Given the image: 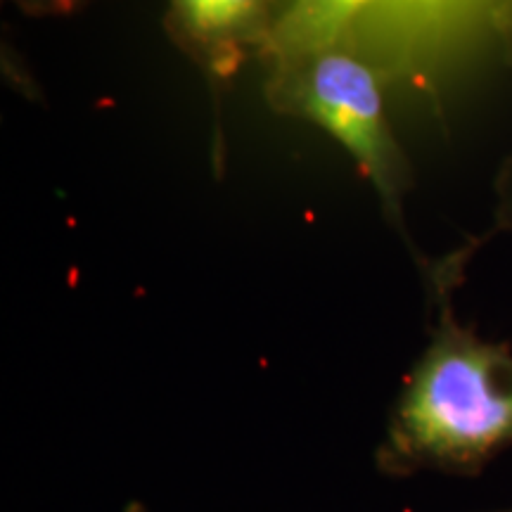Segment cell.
Returning <instances> with one entry per match:
<instances>
[{"label":"cell","instance_id":"5b68a950","mask_svg":"<svg viewBox=\"0 0 512 512\" xmlns=\"http://www.w3.org/2000/svg\"><path fill=\"white\" fill-rule=\"evenodd\" d=\"M498 188H501V221L508 228H512V159L505 166Z\"/></svg>","mask_w":512,"mask_h":512},{"label":"cell","instance_id":"52a82bcc","mask_svg":"<svg viewBox=\"0 0 512 512\" xmlns=\"http://www.w3.org/2000/svg\"><path fill=\"white\" fill-rule=\"evenodd\" d=\"M508 512H512V510H508Z\"/></svg>","mask_w":512,"mask_h":512},{"label":"cell","instance_id":"6da1fadb","mask_svg":"<svg viewBox=\"0 0 512 512\" xmlns=\"http://www.w3.org/2000/svg\"><path fill=\"white\" fill-rule=\"evenodd\" d=\"M512 439V354L446 323L413 370L387 465H472Z\"/></svg>","mask_w":512,"mask_h":512},{"label":"cell","instance_id":"277c9868","mask_svg":"<svg viewBox=\"0 0 512 512\" xmlns=\"http://www.w3.org/2000/svg\"><path fill=\"white\" fill-rule=\"evenodd\" d=\"M368 0H297L285 41L294 55L328 48L344 22Z\"/></svg>","mask_w":512,"mask_h":512},{"label":"cell","instance_id":"3957f363","mask_svg":"<svg viewBox=\"0 0 512 512\" xmlns=\"http://www.w3.org/2000/svg\"><path fill=\"white\" fill-rule=\"evenodd\" d=\"M183 29L202 46L214 48L216 60L235 55L238 38L252 27L261 0H174Z\"/></svg>","mask_w":512,"mask_h":512},{"label":"cell","instance_id":"7a4b0ae2","mask_svg":"<svg viewBox=\"0 0 512 512\" xmlns=\"http://www.w3.org/2000/svg\"><path fill=\"white\" fill-rule=\"evenodd\" d=\"M292 67L285 98L297 112L335 136L394 204L396 166L382 117V95L373 69L354 55L320 48Z\"/></svg>","mask_w":512,"mask_h":512},{"label":"cell","instance_id":"8992f818","mask_svg":"<svg viewBox=\"0 0 512 512\" xmlns=\"http://www.w3.org/2000/svg\"><path fill=\"white\" fill-rule=\"evenodd\" d=\"M34 3H41V5H46V8H53V10H69L76 0H34Z\"/></svg>","mask_w":512,"mask_h":512}]
</instances>
